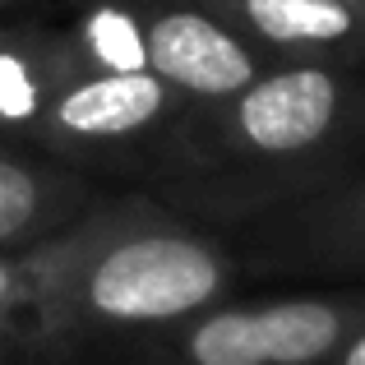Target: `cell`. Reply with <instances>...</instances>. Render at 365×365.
Listing matches in <instances>:
<instances>
[{
    "label": "cell",
    "mask_w": 365,
    "mask_h": 365,
    "mask_svg": "<svg viewBox=\"0 0 365 365\" xmlns=\"http://www.w3.org/2000/svg\"><path fill=\"white\" fill-rule=\"evenodd\" d=\"M33 0H0V14H9V9H28Z\"/></svg>",
    "instance_id": "obj_13"
},
{
    "label": "cell",
    "mask_w": 365,
    "mask_h": 365,
    "mask_svg": "<svg viewBox=\"0 0 365 365\" xmlns=\"http://www.w3.org/2000/svg\"><path fill=\"white\" fill-rule=\"evenodd\" d=\"M148 74H158L185 111L222 102L255 83L268 70L259 46H250L232 24L213 14L204 0H148Z\"/></svg>",
    "instance_id": "obj_6"
},
{
    "label": "cell",
    "mask_w": 365,
    "mask_h": 365,
    "mask_svg": "<svg viewBox=\"0 0 365 365\" xmlns=\"http://www.w3.org/2000/svg\"><path fill=\"white\" fill-rule=\"evenodd\" d=\"M222 236L250 277L365 282V171L338 176Z\"/></svg>",
    "instance_id": "obj_5"
},
{
    "label": "cell",
    "mask_w": 365,
    "mask_h": 365,
    "mask_svg": "<svg viewBox=\"0 0 365 365\" xmlns=\"http://www.w3.org/2000/svg\"><path fill=\"white\" fill-rule=\"evenodd\" d=\"M14 19H19V9H9V14H0V37L9 33V24H14Z\"/></svg>",
    "instance_id": "obj_14"
},
{
    "label": "cell",
    "mask_w": 365,
    "mask_h": 365,
    "mask_svg": "<svg viewBox=\"0 0 365 365\" xmlns=\"http://www.w3.org/2000/svg\"><path fill=\"white\" fill-rule=\"evenodd\" d=\"M185 116V102L158 79V74H102L79 70L51 107L28 130L24 148L51 162L83 171V176H125L139 180L158 143L171 125Z\"/></svg>",
    "instance_id": "obj_4"
},
{
    "label": "cell",
    "mask_w": 365,
    "mask_h": 365,
    "mask_svg": "<svg viewBox=\"0 0 365 365\" xmlns=\"http://www.w3.org/2000/svg\"><path fill=\"white\" fill-rule=\"evenodd\" d=\"M314 365H365V329L347 333V338H342L338 347L329 351V356H324V361H314Z\"/></svg>",
    "instance_id": "obj_11"
},
{
    "label": "cell",
    "mask_w": 365,
    "mask_h": 365,
    "mask_svg": "<svg viewBox=\"0 0 365 365\" xmlns=\"http://www.w3.org/2000/svg\"><path fill=\"white\" fill-rule=\"evenodd\" d=\"M347 5H351V9H356V14L365 19V0H347Z\"/></svg>",
    "instance_id": "obj_15"
},
{
    "label": "cell",
    "mask_w": 365,
    "mask_h": 365,
    "mask_svg": "<svg viewBox=\"0 0 365 365\" xmlns=\"http://www.w3.org/2000/svg\"><path fill=\"white\" fill-rule=\"evenodd\" d=\"M83 70V56L65 24L19 14L0 37V143L24 148L51 98Z\"/></svg>",
    "instance_id": "obj_8"
},
{
    "label": "cell",
    "mask_w": 365,
    "mask_h": 365,
    "mask_svg": "<svg viewBox=\"0 0 365 365\" xmlns=\"http://www.w3.org/2000/svg\"><path fill=\"white\" fill-rule=\"evenodd\" d=\"M351 171H365V93H361L356 130H351ZM351 171H347V176H351Z\"/></svg>",
    "instance_id": "obj_12"
},
{
    "label": "cell",
    "mask_w": 365,
    "mask_h": 365,
    "mask_svg": "<svg viewBox=\"0 0 365 365\" xmlns=\"http://www.w3.org/2000/svg\"><path fill=\"white\" fill-rule=\"evenodd\" d=\"M74 236H79V217L65 222L61 232L24 245V250H0V361L19 356L24 324H28V314H33L42 287L51 282V273L61 268V259L70 255Z\"/></svg>",
    "instance_id": "obj_10"
},
{
    "label": "cell",
    "mask_w": 365,
    "mask_h": 365,
    "mask_svg": "<svg viewBox=\"0 0 365 365\" xmlns=\"http://www.w3.org/2000/svg\"><path fill=\"white\" fill-rule=\"evenodd\" d=\"M361 93L365 70L277 61L241 93L185 111L134 190L208 232H236L347 176Z\"/></svg>",
    "instance_id": "obj_1"
},
{
    "label": "cell",
    "mask_w": 365,
    "mask_h": 365,
    "mask_svg": "<svg viewBox=\"0 0 365 365\" xmlns=\"http://www.w3.org/2000/svg\"><path fill=\"white\" fill-rule=\"evenodd\" d=\"M365 329V282L204 305L190 319L107 356V365H314Z\"/></svg>",
    "instance_id": "obj_3"
},
{
    "label": "cell",
    "mask_w": 365,
    "mask_h": 365,
    "mask_svg": "<svg viewBox=\"0 0 365 365\" xmlns=\"http://www.w3.org/2000/svg\"><path fill=\"white\" fill-rule=\"evenodd\" d=\"M102 195V180L33 148L0 143V250H24L61 232Z\"/></svg>",
    "instance_id": "obj_9"
},
{
    "label": "cell",
    "mask_w": 365,
    "mask_h": 365,
    "mask_svg": "<svg viewBox=\"0 0 365 365\" xmlns=\"http://www.w3.org/2000/svg\"><path fill=\"white\" fill-rule=\"evenodd\" d=\"M236 282L241 259L222 232L171 213L143 190H107L79 213V236L37 296L14 361H107L227 301Z\"/></svg>",
    "instance_id": "obj_2"
},
{
    "label": "cell",
    "mask_w": 365,
    "mask_h": 365,
    "mask_svg": "<svg viewBox=\"0 0 365 365\" xmlns=\"http://www.w3.org/2000/svg\"><path fill=\"white\" fill-rule=\"evenodd\" d=\"M268 61L365 70V19L347 0H204Z\"/></svg>",
    "instance_id": "obj_7"
}]
</instances>
